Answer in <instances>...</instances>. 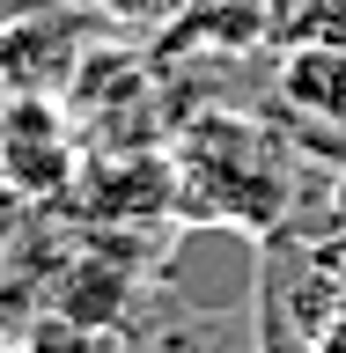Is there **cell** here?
<instances>
[{
    "mask_svg": "<svg viewBox=\"0 0 346 353\" xmlns=\"http://www.w3.org/2000/svg\"><path fill=\"white\" fill-rule=\"evenodd\" d=\"M177 206L199 221L273 228L287 214V162L243 110H206L177 132Z\"/></svg>",
    "mask_w": 346,
    "mask_h": 353,
    "instance_id": "6da1fadb",
    "label": "cell"
},
{
    "mask_svg": "<svg viewBox=\"0 0 346 353\" xmlns=\"http://www.w3.org/2000/svg\"><path fill=\"white\" fill-rule=\"evenodd\" d=\"M81 125L66 96H8L0 103V184L22 199V206H44V199H74V176H81Z\"/></svg>",
    "mask_w": 346,
    "mask_h": 353,
    "instance_id": "7a4b0ae2",
    "label": "cell"
},
{
    "mask_svg": "<svg viewBox=\"0 0 346 353\" xmlns=\"http://www.w3.org/2000/svg\"><path fill=\"white\" fill-rule=\"evenodd\" d=\"M66 110L88 148H155V74L133 44H88L81 74L66 88Z\"/></svg>",
    "mask_w": 346,
    "mask_h": 353,
    "instance_id": "3957f363",
    "label": "cell"
},
{
    "mask_svg": "<svg viewBox=\"0 0 346 353\" xmlns=\"http://www.w3.org/2000/svg\"><path fill=\"white\" fill-rule=\"evenodd\" d=\"M88 59L81 8H37L0 22V96H66Z\"/></svg>",
    "mask_w": 346,
    "mask_h": 353,
    "instance_id": "277c9868",
    "label": "cell"
},
{
    "mask_svg": "<svg viewBox=\"0 0 346 353\" xmlns=\"http://www.w3.org/2000/svg\"><path fill=\"white\" fill-rule=\"evenodd\" d=\"M177 206V154L162 148H88L74 176V214L96 221H155Z\"/></svg>",
    "mask_w": 346,
    "mask_h": 353,
    "instance_id": "5b68a950",
    "label": "cell"
},
{
    "mask_svg": "<svg viewBox=\"0 0 346 353\" xmlns=\"http://www.w3.org/2000/svg\"><path fill=\"white\" fill-rule=\"evenodd\" d=\"M280 103L317 125H346V44H295L280 52Z\"/></svg>",
    "mask_w": 346,
    "mask_h": 353,
    "instance_id": "8992f818",
    "label": "cell"
},
{
    "mask_svg": "<svg viewBox=\"0 0 346 353\" xmlns=\"http://www.w3.org/2000/svg\"><path fill=\"white\" fill-rule=\"evenodd\" d=\"M265 44H346V0H265Z\"/></svg>",
    "mask_w": 346,
    "mask_h": 353,
    "instance_id": "52a82bcc",
    "label": "cell"
},
{
    "mask_svg": "<svg viewBox=\"0 0 346 353\" xmlns=\"http://www.w3.org/2000/svg\"><path fill=\"white\" fill-rule=\"evenodd\" d=\"M59 302H66V316H81L88 331H104V324H118V309H126V272H110V265H81V272H66Z\"/></svg>",
    "mask_w": 346,
    "mask_h": 353,
    "instance_id": "ba28073f",
    "label": "cell"
},
{
    "mask_svg": "<svg viewBox=\"0 0 346 353\" xmlns=\"http://www.w3.org/2000/svg\"><path fill=\"white\" fill-rule=\"evenodd\" d=\"M88 8L110 15L118 30H140V37H148V30H177V22L192 15V8H206V0H88Z\"/></svg>",
    "mask_w": 346,
    "mask_h": 353,
    "instance_id": "9c48e42d",
    "label": "cell"
},
{
    "mask_svg": "<svg viewBox=\"0 0 346 353\" xmlns=\"http://www.w3.org/2000/svg\"><path fill=\"white\" fill-rule=\"evenodd\" d=\"M15 221H22V199L8 192V184H0V250H8V243H15Z\"/></svg>",
    "mask_w": 346,
    "mask_h": 353,
    "instance_id": "30bf717a",
    "label": "cell"
},
{
    "mask_svg": "<svg viewBox=\"0 0 346 353\" xmlns=\"http://www.w3.org/2000/svg\"><path fill=\"white\" fill-rule=\"evenodd\" d=\"M317 353H346V309L325 324V339H317Z\"/></svg>",
    "mask_w": 346,
    "mask_h": 353,
    "instance_id": "8fae6325",
    "label": "cell"
},
{
    "mask_svg": "<svg viewBox=\"0 0 346 353\" xmlns=\"http://www.w3.org/2000/svg\"><path fill=\"white\" fill-rule=\"evenodd\" d=\"M339 221H346V184H339Z\"/></svg>",
    "mask_w": 346,
    "mask_h": 353,
    "instance_id": "7c38bea8",
    "label": "cell"
}]
</instances>
